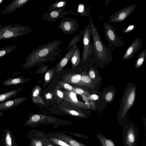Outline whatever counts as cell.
Returning a JSON list of instances; mask_svg holds the SVG:
<instances>
[{"label":"cell","mask_w":146,"mask_h":146,"mask_svg":"<svg viewBox=\"0 0 146 146\" xmlns=\"http://www.w3.org/2000/svg\"><path fill=\"white\" fill-rule=\"evenodd\" d=\"M80 51L78 46L76 45V48L70 58L72 68H74L78 66L82 62L80 56Z\"/></svg>","instance_id":"cell-23"},{"label":"cell","mask_w":146,"mask_h":146,"mask_svg":"<svg viewBox=\"0 0 146 146\" xmlns=\"http://www.w3.org/2000/svg\"><path fill=\"white\" fill-rule=\"evenodd\" d=\"M81 82L83 86H85L89 87H92L93 86V81L86 74L85 71L81 73Z\"/></svg>","instance_id":"cell-31"},{"label":"cell","mask_w":146,"mask_h":146,"mask_svg":"<svg viewBox=\"0 0 146 146\" xmlns=\"http://www.w3.org/2000/svg\"><path fill=\"white\" fill-rule=\"evenodd\" d=\"M96 137L99 141L101 146H116L112 140L106 138L100 133H98Z\"/></svg>","instance_id":"cell-26"},{"label":"cell","mask_w":146,"mask_h":146,"mask_svg":"<svg viewBox=\"0 0 146 146\" xmlns=\"http://www.w3.org/2000/svg\"><path fill=\"white\" fill-rule=\"evenodd\" d=\"M135 27L134 24H130L123 30L122 33L124 34L128 33L134 30Z\"/></svg>","instance_id":"cell-37"},{"label":"cell","mask_w":146,"mask_h":146,"mask_svg":"<svg viewBox=\"0 0 146 146\" xmlns=\"http://www.w3.org/2000/svg\"><path fill=\"white\" fill-rule=\"evenodd\" d=\"M86 98L87 99L91 100H96L98 99V96L97 95L94 94L89 95Z\"/></svg>","instance_id":"cell-42"},{"label":"cell","mask_w":146,"mask_h":146,"mask_svg":"<svg viewBox=\"0 0 146 146\" xmlns=\"http://www.w3.org/2000/svg\"><path fill=\"white\" fill-rule=\"evenodd\" d=\"M63 100L68 102L74 106L86 110L89 108V106L85 103L79 101L77 98L76 94L74 92L64 90Z\"/></svg>","instance_id":"cell-12"},{"label":"cell","mask_w":146,"mask_h":146,"mask_svg":"<svg viewBox=\"0 0 146 146\" xmlns=\"http://www.w3.org/2000/svg\"><path fill=\"white\" fill-rule=\"evenodd\" d=\"M57 27L62 31L64 35L71 34L77 31L79 25L76 18H63L60 21Z\"/></svg>","instance_id":"cell-8"},{"label":"cell","mask_w":146,"mask_h":146,"mask_svg":"<svg viewBox=\"0 0 146 146\" xmlns=\"http://www.w3.org/2000/svg\"><path fill=\"white\" fill-rule=\"evenodd\" d=\"M11 50V48H3L2 50L0 49V58L5 55H7Z\"/></svg>","instance_id":"cell-39"},{"label":"cell","mask_w":146,"mask_h":146,"mask_svg":"<svg viewBox=\"0 0 146 146\" xmlns=\"http://www.w3.org/2000/svg\"><path fill=\"white\" fill-rule=\"evenodd\" d=\"M105 29L104 35L109 44L107 46L110 48H114L123 45L124 42L121 37L118 36L116 33V29L109 23L105 22L104 24Z\"/></svg>","instance_id":"cell-6"},{"label":"cell","mask_w":146,"mask_h":146,"mask_svg":"<svg viewBox=\"0 0 146 146\" xmlns=\"http://www.w3.org/2000/svg\"><path fill=\"white\" fill-rule=\"evenodd\" d=\"M67 0H60L47 6L48 11L59 9H64L66 7Z\"/></svg>","instance_id":"cell-27"},{"label":"cell","mask_w":146,"mask_h":146,"mask_svg":"<svg viewBox=\"0 0 146 146\" xmlns=\"http://www.w3.org/2000/svg\"><path fill=\"white\" fill-rule=\"evenodd\" d=\"M44 142L45 146H54L47 137L46 134L44 137Z\"/></svg>","instance_id":"cell-41"},{"label":"cell","mask_w":146,"mask_h":146,"mask_svg":"<svg viewBox=\"0 0 146 146\" xmlns=\"http://www.w3.org/2000/svg\"><path fill=\"white\" fill-rule=\"evenodd\" d=\"M58 85L64 90L73 92L74 87L64 81H59L58 82Z\"/></svg>","instance_id":"cell-34"},{"label":"cell","mask_w":146,"mask_h":146,"mask_svg":"<svg viewBox=\"0 0 146 146\" xmlns=\"http://www.w3.org/2000/svg\"><path fill=\"white\" fill-rule=\"evenodd\" d=\"M90 6L86 7L82 3L79 4L77 7V11L76 12H72L70 13L75 16L80 15L84 17L89 16L90 12Z\"/></svg>","instance_id":"cell-22"},{"label":"cell","mask_w":146,"mask_h":146,"mask_svg":"<svg viewBox=\"0 0 146 146\" xmlns=\"http://www.w3.org/2000/svg\"><path fill=\"white\" fill-rule=\"evenodd\" d=\"M137 7L136 4L127 6L114 13L109 18L110 23H119L124 21L134 11Z\"/></svg>","instance_id":"cell-10"},{"label":"cell","mask_w":146,"mask_h":146,"mask_svg":"<svg viewBox=\"0 0 146 146\" xmlns=\"http://www.w3.org/2000/svg\"><path fill=\"white\" fill-rule=\"evenodd\" d=\"M73 92L76 94L81 95L82 97H87L89 95L88 92L79 87H74Z\"/></svg>","instance_id":"cell-35"},{"label":"cell","mask_w":146,"mask_h":146,"mask_svg":"<svg viewBox=\"0 0 146 146\" xmlns=\"http://www.w3.org/2000/svg\"><path fill=\"white\" fill-rule=\"evenodd\" d=\"M55 134L58 138L72 146H87L63 133H56Z\"/></svg>","instance_id":"cell-18"},{"label":"cell","mask_w":146,"mask_h":146,"mask_svg":"<svg viewBox=\"0 0 146 146\" xmlns=\"http://www.w3.org/2000/svg\"><path fill=\"white\" fill-rule=\"evenodd\" d=\"M61 109L65 113L71 116L80 118H86L87 115L84 113L79 111L68 108H62Z\"/></svg>","instance_id":"cell-28"},{"label":"cell","mask_w":146,"mask_h":146,"mask_svg":"<svg viewBox=\"0 0 146 146\" xmlns=\"http://www.w3.org/2000/svg\"><path fill=\"white\" fill-rule=\"evenodd\" d=\"M5 141L6 146H12V139L9 131H8L6 134Z\"/></svg>","instance_id":"cell-38"},{"label":"cell","mask_w":146,"mask_h":146,"mask_svg":"<svg viewBox=\"0 0 146 146\" xmlns=\"http://www.w3.org/2000/svg\"><path fill=\"white\" fill-rule=\"evenodd\" d=\"M3 1V0H0V4Z\"/></svg>","instance_id":"cell-45"},{"label":"cell","mask_w":146,"mask_h":146,"mask_svg":"<svg viewBox=\"0 0 146 146\" xmlns=\"http://www.w3.org/2000/svg\"><path fill=\"white\" fill-rule=\"evenodd\" d=\"M85 31L83 36V48L82 53V63L87 60L92 51V43L90 42L91 36V29L90 24L85 27Z\"/></svg>","instance_id":"cell-9"},{"label":"cell","mask_w":146,"mask_h":146,"mask_svg":"<svg viewBox=\"0 0 146 146\" xmlns=\"http://www.w3.org/2000/svg\"><path fill=\"white\" fill-rule=\"evenodd\" d=\"M3 115V112L0 111V116H1Z\"/></svg>","instance_id":"cell-44"},{"label":"cell","mask_w":146,"mask_h":146,"mask_svg":"<svg viewBox=\"0 0 146 146\" xmlns=\"http://www.w3.org/2000/svg\"><path fill=\"white\" fill-rule=\"evenodd\" d=\"M85 31V29L80 31L79 34L75 36L70 42L68 46L66 49L68 50L70 48L76 45L80 40L81 37L83 36Z\"/></svg>","instance_id":"cell-32"},{"label":"cell","mask_w":146,"mask_h":146,"mask_svg":"<svg viewBox=\"0 0 146 146\" xmlns=\"http://www.w3.org/2000/svg\"><path fill=\"white\" fill-rule=\"evenodd\" d=\"M88 76L92 80L95 79L96 77V73L94 68L92 67L89 70Z\"/></svg>","instance_id":"cell-40"},{"label":"cell","mask_w":146,"mask_h":146,"mask_svg":"<svg viewBox=\"0 0 146 146\" xmlns=\"http://www.w3.org/2000/svg\"><path fill=\"white\" fill-rule=\"evenodd\" d=\"M89 20L93 42L92 47V55L97 62H104L110 61L112 57L110 48L106 46L102 40L90 15L89 16Z\"/></svg>","instance_id":"cell-2"},{"label":"cell","mask_w":146,"mask_h":146,"mask_svg":"<svg viewBox=\"0 0 146 146\" xmlns=\"http://www.w3.org/2000/svg\"><path fill=\"white\" fill-rule=\"evenodd\" d=\"M54 75V70L53 68L48 70L46 72L44 78L45 83H48Z\"/></svg>","instance_id":"cell-33"},{"label":"cell","mask_w":146,"mask_h":146,"mask_svg":"<svg viewBox=\"0 0 146 146\" xmlns=\"http://www.w3.org/2000/svg\"><path fill=\"white\" fill-rule=\"evenodd\" d=\"M76 45L69 49L64 56L58 62L56 66V71L59 73L62 70L66 65L70 59L71 57L76 48Z\"/></svg>","instance_id":"cell-16"},{"label":"cell","mask_w":146,"mask_h":146,"mask_svg":"<svg viewBox=\"0 0 146 146\" xmlns=\"http://www.w3.org/2000/svg\"><path fill=\"white\" fill-rule=\"evenodd\" d=\"M30 0H19L14 1L7 6L1 14L11 13L24 5Z\"/></svg>","instance_id":"cell-20"},{"label":"cell","mask_w":146,"mask_h":146,"mask_svg":"<svg viewBox=\"0 0 146 146\" xmlns=\"http://www.w3.org/2000/svg\"><path fill=\"white\" fill-rule=\"evenodd\" d=\"M35 130L31 138V146H45L44 142L45 133L38 130Z\"/></svg>","instance_id":"cell-17"},{"label":"cell","mask_w":146,"mask_h":146,"mask_svg":"<svg viewBox=\"0 0 146 146\" xmlns=\"http://www.w3.org/2000/svg\"><path fill=\"white\" fill-rule=\"evenodd\" d=\"M73 10L66 11L64 9L54 10L43 14L40 19L48 22H54L57 20L63 18L72 12Z\"/></svg>","instance_id":"cell-11"},{"label":"cell","mask_w":146,"mask_h":146,"mask_svg":"<svg viewBox=\"0 0 146 146\" xmlns=\"http://www.w3.org/2000/svg\"><path fill=\"white\" fill-rule=\"evenodd\" d=\"M29 26H6L0 28V40H5L25 35L31 32Z\"/></svg>","instance_id":"cell-5"},{"label":"cell","mask_w":146,"mask_h":146,"mask_svg":"<svg viewBox=\"0 0 146 146\" xmlns=\"http://www.w3.org/2000/svg\"><path fill=\"white\" fill-rule=\"evenodd\" d=\"M114 96V92L113 91H109L106 94L105 96V99L106 102H110L113 99Z\"/></svg>","instance_id":"cell-36"},{"label":"cell","mask_w":146,"mask_h":146,"mask_svg":"<svg viewBox=\"0 0 146 146\" xmlns=\"http://www.w3.org/2000/svg\"><path fill=\"white\" fill-rule=\"evenodd\" d=\"M142 45V40L139 38H136L126 50L122 59L129 60L139 50Z\"/></svg>","instance_id":"cell-13"},{"label":"cell","mask_w":146,"mask_h":146,"mask_svg":"<svg viewBox=\"0 0 146 146\" xmlns=\"http://www.w3.org/2000/svg\"><path fill=\"white\" fill-rule=\"evenodd\" d=\"M61 88L59 85H57L53 90V94L58 103L60 102L64 99V93L62 90Z\"/></svg>","instance_id":"cell-30"},{"label":"cell","mask_w":146,"mask_h":146,"mask_svg":"<svg viewBox=\"0 0 146 146\" xmlns=\"http://www.w3.org/2000/svg\"><path fill=\"white\" fill-rule=\"evenodd\" d=\"M30 78H24L22 76L8 78L3 81L2 83L5 86H14L23 84L28 82Z\"/></svg>","instance_id":"cell-21"},{"label":"cell","mask_w":146,"mask_h":146,"mask_svg":"<svg viewBox=\"0 0 146 146\" xmlns=\"http://www.w3.org/2000/svg\"><path fill=\"white\" fill-rule=\"evenodd\" d=\"M27 99L25 97H21L9 99L0 103V111L7 110L23 103Z\"/></svg>","instance_id":"cell-14"},{"label":"cell","mask_w":146,"mask_h":146,"mask_svg":"<svg viewBox=\"0 0 146 146\" xmlns=\"http://www.w3.org/2000/svg\"><path fill=\"white\" fill-rule=\"evenodd\" d=\"M72 123L60 122L54 117L41 114H33L29 118L24 125L34 127L41 125L51 124L56 125H67Z\"/></svg>","instance_id":"cell-4"},{"label":"cell","mask_w":146,"mask_h":146,"mask_svg":"<svg viewBox=\"0 0 146 146\" xmlns=\"http://www.w3.org/2000/svg\"><path fill=\"white\" fill-rule=\"evenodd\" d=\"M146 58V50H143L138 56L135 62V67L139 68L144 64Z\"/></svg>","instance_id":"cell-29"},{"label":"cell","mask_w":146,"mask_h":146,"mask_svg":"<svg viewBox=\"0 0 146 146\" xmlns=\"http://www.w3.org/2000/svg\"><path fill=\"white\" fill-rule=\"evenodd\" d=\"M137 138V130L135 125L131 123L125 125L123 128L124 146H135Z\"/></svg>","instance_id":"cell-7"},{"label":"cell","mask_w":146,"mask_h":146,"mask_svg":"<svg viewBox=\"0 0 146 146\" xmlns=\"http://www.w3.org/2000/svg\"><path fill=\"white\" fill-rule=\"evenodd\" d=\"M136 87L132 83H129L125 88L117 115V120L120 125H123L128 111L135 102Z\"/></svg>","instance_id":"cell-3"},{"label":"cell","mask_w":146,"mask_h":146,"mask_svg":"<svg viewBox=\"0 0 146 146\" xmlns=\"http://www.w3.org/2000/svg\"><path fill=\"white\" fill-rule=\"evenodd\" d=\"M81 74L70 73L62 77L64 81L68 84H72L79 86H83L81 82Z\"/></svg>","instance_id":"cell-15"},{"label":"cell","mask_w":146,"mask_h":146,"mask_svg":"<svg viewBox=\"0 0 146 146\" xmlns=\"http://www.w3.org/2000/svg\"><path fill=\"white\" fill-rule=\"evenodd\" d=\"M22 90V88H19L6 92L0 95V103L15 96L17 94Z\"/></svg>","instance_id":"cell-24"},{"label":"cell","mask_w":146,"mask_h":146,"mask_svg":"<svg viewBox=\"0 0 146 146\" xmlns=\"http://www.w3.org/2000/svg\"><path fill=\"white\" fill-rule=\"evenodd\" d=\"M53 94L51 92H49L46 95V98L47 99H50L52 98L53 97Z\"/></svg>","instance_id":"cell-43"},{"label":"cell","mask_w":146,"mask_h":146,"mask_svg":"<svg viewBox=\"0 0 146 146\" xmlns=\"http://www.w3.org/2000/svg\"><path fill=\"white\" fill-rule=\"evenodd\" d=\"M46 136L54 146H72L58 138L55 134H46Z\"/></svg>","instance_id":"cell-25"},{"label":"cell","mask_w":146,"mask_h":146,"mask_svg":"<svg viewBox=\"0 0 146 146\" xmlns=\"http://www.w3.org/2000/svg\"><path fill=\"white\" fill-rule=\"evenodd\" d=\"M41 90L40 86L37 85L33 89L31 98L32 102L35 104L45 105V103L43 99L39 96V94Z\"/></svg>","instance_id":"cell-19"},{"label":"cell","mask_w":146,"mask_h":146,"mask_svg":"<svg viewBox=\"0 0 146 146\" xmlns=\"http://www.w3.org/2000/svg\"><path fill=\"white\" fill-rule=\"evenodd\" d=\"M63 42L55 40L43 45H38L26 58L22 67L29 69L36 65L40 66L43 62L51 60L62 51L59 50Z\"/></svg>","instance_id":"cell-1"}]
</instances>
